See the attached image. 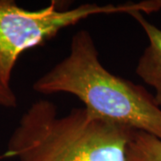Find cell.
<instances>
[{
	"label": "cell",
	"mask_w": 161,
	"mask_h": 161,
	"mask_svg": "<svg viewBox=\"0 0 161 161\" xmlns=\"http://www.w3.org/2000/svg\"><path fill=\"white\" fill-rule=\"evenodd\" d=\"M143 29L149 44L139 58L135 72L145 83L153 88L157 104L161 107V29L144 18L142 13L130 14Z\"/></svg>",
	"instance_id": "cell-4"
},
{
	"label": "cell",
	"mask_w": 161,
	"mask_h": 161,
	"mask_svg": "<svg viewBox=\"0 0 161 161\" xmlns=\"http://www.w3.org/2000/svg\"><path fill=\"white\" fill-rule=\"evenodd\" d=\"M141 2L119 5L81 4L66 9L58 1L38 10L19 6L14 0H0V78L10 85L18 58L26 50L43 46L62 31L98 14L142 11Z\"/></svg>",
	"instance_id": "cell-3"
},
{
	"label": "cell",
	"mask_w": 161,
	"mask_h": 161,
	"mask_svg": "<svg viewBox=\"0 0 161 161\" xmlns=\"http://www.w3.org/2000/svg\"><path fill=\"white\" fill-rule=\"evenodd\" d=\"M134 129L105 120L84 107L61 115L40 99L21 116L2 158L19 161H126Z\"/></svg>",
	"instance_id": "cell-2"
},
{
	"label": "cell",
	"mask_w": 161,
	"mask_h": 161,
	"mask_svg": "<svg viewBox=\"0 0 161 161\" xmlns=\"http://www.w3.org/2000/svg\"><path fill=\"white\" fill-rule=\"evenodd\" d=\"M126 161H161V139L134 130L127 146Z\"/></svg>",
	"instance_id": "cell-5"
},
{
	"label": "cell",
	"mask_w": 161,
	"mask_h": 161,
	"mask_svg": "<svg viewBox=\"0 0 161 161\" xmlns=\"http://www.w3.org/2000/svg\"><path fill=\"white\" fill-rule=\"evenodd\" d=\"M151 12H158L161 10V0H149Z\"/></svg>",
	"instance_id": "cell-7"
},
{
	"label": "cell",
	"mask_w": 161,
	"mask_h": 161,
	"mask_svg": "<svg viewBox=\"0 0 161 161\" xmlns=\"http://www.w3.org/2000/svg\"><path fill=\"white\" fill-rule=\"evenodd\" d=\"M17 106V97L12 87L0 78V107L13 108Z\"/></svg>",
	"instance_id": "cell-6"
},
{
	"label": "cell",
	"mask_w": 161,
	"mask_h": 161,
	"mask_svg": "<svg viewBox=\"0 0 161 161\" xmlns=\"http://www.w3.org/2000/svg\"><path fill=\"white\" fill-rule=\"evenodd\" d=\"M40 94L68 93L93 115L161 139V108L144 87L104 66L92 34L76 31L69 53L33 83Z\"/></svg>",
	"instance_id": "cell-1"
}]
</instances>
